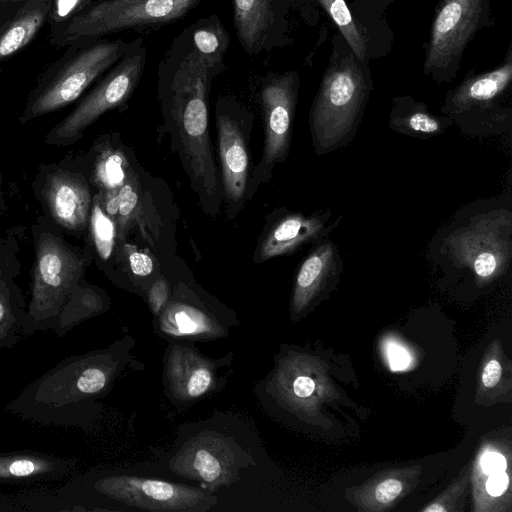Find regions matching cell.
Wrapping results in <instances>:
<instances>
[{
  "label": "cell",
  "instance_id": "cell-1",
  "mask_svg": "<svg viewBox=\"0 0 512 512\" xmlns=\"http://www.w3.org/2000/svg\"><path fill=\"white\" fill-rule=\"evenodd\" d=\"M134 341L125 336L106 348L71 355L29 383L6 410L43 426L88 429L104 398L135 360Z\"/></svg>",
  "mask_w": 512,
  "mask_h": 512
},
{
  "label": "cell",
  "instance_id": "cell-2",
  "mask_svg": "<svg viewBox=\"0 0 512 512\" xmlns=\"http://www.w3.org/2000/svg\"><path fill=\"white\" fill-rule=\"evenodd\" d=\"M222 72L192 49L183 32L158 66L162 104L178 130L193 177L209 196L217 190V178L208 135V94Z\"/></svg>",
  "mask_w": 512,
  "mask_h": 512
},
{
  "label": "cell",
  "instance_id": "cell-3",
  "mask_svg": "<svg viewBox=\"0 0 512 512\" xmlns=\"http://www.w3.org/2000/svg\"><path fill=\"white\" fill-rule=\"evenodd\" d=\"M83 269V260L59 238H39L24 336L51 330L62 337L106 310L97 290L80 285Z\"/></svg>",
  "mask_w": 512,
  "mask_h": 512
},
{
  "label": "cell",
  "instance_id": "cell-4",
  "mask_svg": "<svg viewBox=\"0 0 512 512\" xmlns=\"http://www.w3.org/2000/svg\"><path fill=\"white\" fill-rule=\"evenodd\" d=\"M373 82L369 63L360 60L337 32L309 113L312 145L318 156L350 143L361 124Z\"/></svg>",
  "mask_w": 512,
  "mask_h": 512
},
{
  "label": "cell",
  "instance_id": "cell-5",
  "mask_svg": "<svg viewBox=\"0 0 512 512\" xmlns=\"http://www.w3.org/2000/svg\"><path fill=\"white\" fill-rule=\"evenodd\" d=\"M56 492L71 512L87 511L94 498L148 511L206 512L218 502L217 497L201 487L128 474L78 476Z\"/></svg>",
  "mask_w": 512,
  "mask_h": 512
},
{
  "label": "cell",
  "instance_id": "cell-6",
  "mask_svg": "<svg viewBox=\"0 0 512 512\" xmlns=\"http://www.w3.org/2000/svg\"><path fill=\"white\" fill-rule=\"evenodd\" d=\"M133 40L90 39L71 43L43 72L29 95L22 122L59 110L83 92L131 48Z\"/></svg>",
  "mask_w": 512,
  "mask_h": 512
},
{
  "label": "cell",
  "instance_id": "cell-7",
  "mask_svg": "<svg viewBox=\"0 0 512 512\" xmlns=\"http://www.w3.org/2000/svg\"><path fill=\"white\" fill-rule=\"evenodd\" d=\"M202 0H94L67 23L50 31V43L66 47L122 31L142 32L178 21Z\"/></svg>",
  "mask_w": 512,
  "mask_h": 512
},
{
  "label": "cell",
  "instance_id": "cell-8",
  "mask_svg": "<svg viewBox=\"0 0 512 512\" xmlns=\"http://www.w3.org/2000/svg\"><path fill=\"white\" fill-rule=\"evenodd\" d=\"M493 23L490 0H440L425 45L423 75L438 84L452 82L468 44Z\"/></svg>",
  "mask_w": 512,
  "mask_h": 512
},
{
  "label": "cell",
  "instance_id": "cell-9",
  "mask_svg": "<svg viewBox=\"0 0 512 512\" xmlns=\"http://www.w3.org/2000/svg\"><path fill=\"white\" fill-rule=\"evenodd\" d=\"M253 465L254 456L236 437L212 428L199 429L179 440L168 459L173 473L198 482L211 493L232 485Z\"/></svg>",
  "mask_w": 512,
  "mask_h": 512
},
{
  "label": "cell",
  "instance_id": "cell-10",
  "mask_svg": "<svg viewBox=\"0 0 512 512\" xmlns=\"http://www.w3.org/2000/svg\"><path fill=\"white\" fill-rule=\"evenodd\" d=\"M147 51L143 37L134 39L126 54L99 78L93 89L49 132L46 142L57 145L73 143L102 114L124 104L140 82L146 66Z\"/></svg>",
  "mask_w": 512,
  "mask_h": 512
},
{
  "label": "cell",
  "instance_id": "cell-11",
  "mask_svg": "<svg viewBox=\"0 0 512 512\" xmlns=\"http://www.w3.org/2000/svg\"><path fill=\"white\" fill-rule=\"evenodd\" d=\"M512 216L508 210L475 215L443 239L450 260L464 264L480 279L503 271L512 257Z\"/></svg>",
  "mask_w": 512,
  "mask_h": 512
},
{
  "label": "cell",
  "instance_id": "cell-12",
  "mask_svg": "<svg viewBox=\"0 0 512 512\" xmlns=\"http://www.w3.org/2000/svg\"><path fill=\"white\" fill-rule=\"evenodd\" d=\"M317 6L314 0H232L234 29L242 49L257 56L290 46L293 14L316 24Z\"/></svg>",
  "mask_w": 512,
  "mask_h": 512
},
{
  "label": "cell",
  "instance_id": "cell-13",
  "mask_svg": "<svg viewBox=\"0 0 512 512\" xmlns=\"http://www.w3.org/2000/svg\"><path fill=\"white\" fill-rule=\"evenodd\" d=\"M511 82L512 48L509 43L501 65L483 73L468 75L446 94L441 112L467 132L472 124L491 127L510 125L511 108H504L501 101L510 89Z\"/></svg>",
  "mask_w": 512,
  "mask_h": 512
},
{
  "label": "cell",
  "instance_id": "cell-14",
  "mask_svg": "<svg viewBox=\"0 0 512 512\" xmlns=\"http://www.w3.org/2000/svg\"><path fill=\"white\" fill-rule=\"evenodd\" d=\"M234 354L214 359L191 342H169L163 358L164 394L178 407L190 406L219 392L227 383Z\"/></svg>",
  "mask_w": 512,
  "mask_h": 512
},
{
  "label": "cell",
  "instance_id": "cell-15",
  "mask_svg": "<svg viewBox=\"0 0 512 512\" xmlns=\"http://www.w3.org/2000/svg\"><path fill=\"white\" fill-rule=\"evenodd\" d=\"M300 87L297 71L268 73L261 85L266 138L264 164L280 162L287 156L290 134Z\"/></svg>",
  "mask_w": 512,
  "mask_h": 512
},
{
  "label": "cell",
  "instance_id": "cell-16",
  "mask_svg": "<svg viewBox=\"0 0 512 512\" xmlns=\"http://www.w3.org/2000/svg\"><path fill=\"white\" fill-rule=\"evenodd\" d=\"M238 325L235 317L220 314L200 301L174 295L155 318V332L168 342L215 340L228 336Z\"/></svg>",
  "mask_w": 512,
  "mask_h": 512
},
{
  "label": "cell",
  "instance_id": "cell-17",
  "mask_svg": "<svg viewBox=\"0 0 512 512\" xmlns=\"http://www.w3.org/2000/svg\"><path fill=\"white\" fill-rule=\"evenodd\" d=\"M342 219L340 215L332 220L329 209L314 212L310 215L290 213L280 219L264 238L260 249L261 260L290 254L305 244L328 237Z\"/></svg>",
  "mask_w": 512,
  "mask_h": 512
},
{
  "label": "cell",
  "instance_id": "cell-18",
  "mask_svg": "<svg viewBox=\"0 0 512 512\" xmlns=\"http://www.w3.org/2000/svg\"><path fill=\"white\" fill-rule=\"evenodd\" d=\"M338 246L328 237L314 243L301 262L294 284L292 311L299 314L324 290L334 283L343 270Z\"/></svg>",
  "mask_w": 512,
  "mask_h": 512
},
{
  "label": "cell",
  "instance_id": "cell-19",
  "mask_svg": "<svg viewBox=\"0 0 512 512\" xmlns=\"http://www.w3.org/2000/svg\"><path fill=\"white\" fill-rule=\"evenodd\" d=\"M51 0H0V62L25 49L47 23Z\"/></svg>",
  "mask_w": 512,
  "mask_h": 512
},
{
  "label": "cell",
  "instance_id": "cell-20",
  "mask_svg": "<svg viewBox=\"0 0 512 512\" xmlns=\"http://www.w3.org/2000/svg\"><path fill=\"white\" fill-rule=\"evenodd\" d=\"M43 196L51 215L61 226L79 230L85 227L91 209V194L78 174L56 171L47 177Z\"/></svg>",
  "mask_w": 512,
  "mask_h": 512
},
{
  "label": "cell",
  "instance_id": "cell-21",
  "mask_svg": "<svg viewBox=\"0 0 512 512\" xmlns=\"http://www.w3.org/2000/svg\"><path fill=\"white\" fill-rule=\"evenodd\" d=\"M77 466V459L24 449L0 452V484L58 481Z\"/></svg>",
  "mask_w": 512,
  "mask_h": 512
},
{
  "label": "cell",
  "instance_id": "cell-22",
  "mask_svg": "<svg viewBox=\"0 0 512 512\" xmlns=\"http://www.w3.org/2000/svg\"><path fill=\"white\" fill-rule=\"evenodd\" d=\"M217 127L225 193L237 202L243 197L248 172L244 138L236 120L226 112L218 113Z\"/></svg>",
  "mask_w": 512,
  "mask_h": 512
},
{
  "label": "cell",
  "instance_id": "cell-23",
  "mask_svg": "<svg viewBox=\"0 0 512 512\" xmlns=\"http://www.w3.org/2000/svg\"><path fill=\"white\" fill-rule=\"evenodd\" d=\"M454 124L446 115H435L426 103L411 96H398L392 101L389 127L400 134L427 139L444 133Z\"/></svg>",
  "mask_w": 512,
  "mask_h": 512
},
{
  "label": "cell",
  "instance_id": "cell-24",
  "mask_svg": "<svg viewBox=\"0 0 512 512\" xmlns=\"http://www.w3.org/2000/svg\"><path fill=\"white\" fill-rule=\"evenodd\" d=\"M182 32L193 50L211 65L224 71L230 35L216 14L198 19Z\"/></svg>",
  "mask_w": 512,
  "mask_h": 512
},
{
  "label": "cell",
  "instance_id": "cell-25",
  "mask_svg": "<svg viewBox=\"0 0 512 512\" xmlns=\"http://www.w3.org/2000/svg\"><path fill=\"white\" fill-rule=\"evenodd\" d=\"M314 1L332 19L338 32L360 60L369 63L371 59L376 57L370 38L356 22L346 0Z\"/></svg>",
  "mask_w": 512,
  "mask_h": 512
},
{
  "label": "cell",
  "instance_id": "cell-26",
  "mask_svg": "<svg viewBox=\"0 0 512 512\" xmlns=\"http://www.w3.org/2000/svg\"><path fill=\"white\" fill-rule=\"evenodd\" d=\"M27 323L24 300L11 283L0 276V348L14 347Z\"/></svg>",
  "mask_w": 512,
  "mask_h": 512
},
{
  "label": "cell",
  "instance_id": "cell-27",
  "mask_svg": "<svg viewBox=\"0 0 512 512\" xmlns=\"http://www.w3.org/2000/svg\"><path fill=\"white\" fill-rule=\"evenodd\" d=\"M140 188L133 173L118 191L119 208L116 219L117 238L123 240L131 225L138 224L142 234L150 240L146 228L145 212L139 195Z\"/></svg>",
  "mask_w": 512,
  "mask_h": 512
},
{
  "label": "cell",
  "instance_id": "cell-28",
  "mask_svg": "<svg viewBox=\"0 0 512 512\" xmlns=\"http://www.w3.org/2000/svg\"><path fill=\"white\" fill-rule=\"evenodd\" d=\"M131 173L129 162L123 152L106 148L97 157L94 181L101 190H119Z\"/></svg>",
  "mask_w": 512,
  "mask_h": 512
},
{
  "label": "cell",
  "instance_id": "cell-29",
  "mask_svg": "<svg viewBox=\"0 0 512 512\" xmlns=\"http://www.w3.org/2000/svg\"><path fill=\"white\" fill-rule=\"evenodd\" d=\"M90 212L91 232L97 253L103 260H107L117 238L116 222L104 211L101 195L95 197Z\"/></svg>",
  "mask_w": 512,
  "mask_h": 512
},
{
  "label": "cell",
  "instance_id": "cell-30",
  "mask_svg": "<svg viewBox=\"0 0 512 512\" xmlns=\"http://www.w3.org/2000/svg\"><path fill=\"white\" fill-rule=\"evenodd\" d=\"M16 495L25 512H71L70 506L56 490H30L16 493Z\"/></svg>",
  "mask_w": 512,
  "mask_h": 512
},
{
  "label": "cell",
  "instance_id": "cell-31",
  "mask_svg": "<svg viewBox=\"0 0 512 512\" xmlns=\"http://www.w3.org/2000/svg\"><path fill=\"white\" fill-rule=\"evenodd\" d=\"M94 0H51L47 23L50 31L70 21L89 7Z\"/></svg>",
  "mask_w": 512,
  "mask_h": 512
},
{
  "label": "cell",
  "instance_id": "cell-32",
  "mask_svg": "<svg viewBox=\"0 0 512 512\" xmlns=\"http://www.w3.org/2000/svg\"><path fill=\"white\" fill-rule=\"evenodd\" d=\"M148 304L154 319L160 315L170 299V285L165 278H158L147 292Z\"/></svg>",
  "mask_w": 512,
  "mask_h": 512
},
{
  "label": "cell",
  "instance_id": "cell-33",
  "mask_svg": "<svg viewBox=\"0 0 512 512\" xmlns=\"http://www.w3.org/2000/svg\"><path fill=\"white\" fill-rule=\"evenodd\" d=\"M124 250L127 253L130 270L134 275L145 277L152 273L154 265L148 254L128 244L124 246Z\"/></svg>",
  "mask_w": 512,
  "mask_h": 512
},
{
  "label": "cell",
  "instance_id": "cell-34",
  "mask_svg": "<svg viewBox=\"0 0 512 512\" xmlns=\"http://www.w3.org/2000/svg\"><path fill=\"white\" fill-rule=\"evenodd\" d=\"M402 491V484L397 479L382 481L375 489V498L378 502L386 504L393 501Z\"/></svg>",
  "mask_w": 512,
  "mask_h": 512
},
{
  "label": "cell",
  "instance_id": "cell-35",
  "mask_svg": "<svg viewBox=\"0 0 512 512\" xmlns=\"http://www.w3.org/2000/svg\"><path fill=\"white\" fill-rule=\"evenodd\" d=\"M291 387L292 393L296 398L305 399L313 394L316 385L311 377L298 375L293 379Z\"/></svg>",
  "mask_w": 512,
  "mask_h": 512
},
{
  "label": "cell",
  "instance_id": "cell-36",
  "mask_svg": "<svg viewBox=\"0 0 512 512\" xmlns=\"http://www.w3.org/2000/svg\"><path fill=\"white\" fill-rule=\"evenodd\" d=\"M481 465L484 473L490 475L505 471L506 459L498 453L490 452L483 456Z\"/></svg>",
  "mask_w": 512,
  "mask_h": 512
},
{
  "label": "cell",
  "instance_id": "cell-37",
  "mask_svg": "<svg viewBox=\"0 0 512 512\" xmlns=\"http://www.w3.org/2000/svg\"><path fill=\"white\" fill-rule=\"evenodd\" d=\"M509 479L505 471L490 474L486 483L487 491L492 496H499L508 487Z\"/></svg>",
  "mask_w": 512,
  "mask_h": 512
},
{
  "label": "cell",
  "instance_id": "cell-38",
  "mask_svg": "<svg viewBox=\"0 0 512 512\" xmlns=\"http://www.w3.org/2000/svg\"><path fill=\"white\" fill-rule=\"evenodd\" d=\"M117 189L101 190V201L104 211L116 222L119 208Z\"/></svg>",
  "mask_w": 512,
  "mask_h": 512
},
{
  "label": "cell",
  "instance_id": "cell-39",
  "mask_svg": "<svg viewBox=\"0 0 512 512\" xmlns=\"http://www.w3.org/2000/svg\"><path fill=\"white\" fill-rule=\"evenodd\" d=\"M501 373L502 367L500 363L495 359L490 360L487 362L482 372L483 384L488 388L495 386L501 378Z\"/></svg>",
  "mask_w": 512,
  "mask_h": 512
},
{
  "label": "cell",
  "instance_id": "cell-40",
  "mask_svg": "<svg viewBox=\"0 0 512 512\" xmlns=\"http://www.w3.org/2000/svg\"><path fill=\"white\" fill-rule=\"evenodd\" d=\"M0 512H25L17 495L0 492Z\"/></svg>",
  "mask_w": 512,
  "mask_h": 512
},
{
  "label": "cell",
  "instance_id": "cell-41",
  "mask_svg": "<svg viewBox=\"0 0 512 512\" xmlns=\"http://www.w3.org/2000/svg\"><path fill=\"white\" fill-rule=\"evenodd\" d=\"M389 358L391 367L394 370L404 369L409 364V355L404 349L398 346H393L389 351Z\"/></svg>",
  "mask_w": 512,
  "mask_h": 512
}]
</instances>
